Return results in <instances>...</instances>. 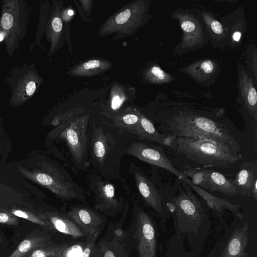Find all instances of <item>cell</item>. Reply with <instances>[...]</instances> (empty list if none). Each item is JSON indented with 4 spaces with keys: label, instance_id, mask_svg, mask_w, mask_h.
Masks as SVG:
<instances>
[{
    "label": "cell",
    "instance_id": "obj_22",
    "mask_svg": "<svg viewBox=\"0 0 257 257\" xmlns=\"http://www.w3.org/2000/svg\"><path fill=\"white\" fill-rule=\"evenodd\" d=\"M241 249V243L239 240L236 238H233L230 242L228 246V251L231 255H236L240 252Z\"/></svg>",
    "mask_w": 257,
    "mask_h": 257
},
{
    "label": "cell",
    "instance_id": "obj_13",
    "mask_svg": "<svg viewBox=\"0 0 257 257\" xmlns=\"http://www.w3.org/2000/svg\"><path fill=\"white\" fill-rule=\"evenodd\" d=\"M45 216L54 228L62 233L74 237L84 235L83 231L67 215L55 212H46Z\"/></svg>",
    "mask_w": 257,
    "mask_h": 257
},
{
    "label": "cell",
    "instance_id": "obj_26",
    "mask_svg": "<svg viewBox=\"0 0 257 257\" xmlns=\"http://www.w3.org/2000/svg\"><path fill=\"white\" fill-rule=\"evenodd\" d=\"M152 73L158 79L164 80L166 77L164 72L159 67L154 66L151 69Z\"/></svg>",
    "mask_w": 257,
    "mask_h": 257
},
{
    "label": "cell",
    "instance_id": "obj_35",
    "mask_svg": "<svg viewBox=\"0 0 257 257\" xmlns=\"http://www.w3.org/2000/svg\"><path fill=\"white\" fill-rule=\"evenodd\" d=\"M104 257H115L114 253L109 250L105 251Z\"/></svg>",
    "mask_w": 257,
    "mask_h": 257
},
{
    "label": "cell",
    "instance_id": "obj_12",
    "mask_svg": "<svg viewBox=\"0 0 257 257\" xmlns=\"http://www.w3.org/2000/svg\"><path fill=\"white\" fill-rule=\"evenodd\" d=\"M256 181L257 166L254 161L243 163L231 182L236 187L238 194L251 197L253 185Z\"/></svg>",
    "mask_w": 257,
    "mask_h": 257
},
{
    "label": "cell",
    "instance_id": "obj_10",
    "mask_svg": "<svg viewBox=\"0 0 257 257\" xmlns=\"http://www.w3.org/2000/svg\"><path fill=\"white\" fill-rule=\"evenodd\" d=\"M136 237L140 257H155V230L149 215L140 207L136 208Z\"/></svg>",
    "mask_w": 257,
    "mask_h": 257
},
{
    "label": "cell",
    "instance_id": "obj_25",
    "mask_svg": "<svg viewBox=\"0 0 257 257\" xmlns=\"http://www.w3.org/2000/svg\"><path fill=\"white\" fill-rule=\"evenodd\" d=\"M201 69L204 73L209 74L211 73L213 70V64L210 60H206L203 61L201 65Z\"/></svg>",
    "mask_w": 257,
    "mask_h": 257
},
{
    "label": "cell",
    "instance_id": "obj_30",
    "mask_svg": "<svg viewBox=\"0 0 257 257\" xmlns=\"http://www.w3.org/2000/svg\"><path fill=\"white\" fill-rule=\"evenodd\" d=\"M94 243L93 241H90L83 250L81 257H90Z\"/></svg>",
    "mask_w": 257,
    "mask_h": 257
},
{
    "label": "cell",
    "instance_id": "obj_38",
    "mask_svg": "<svg viewBox=\"0 0 257 257\" xmlns=\"http://www.w3.org/2000/svg\"><path fill=\"white\" fill-rule=\"evenodd\" d=\"M68 14H69V15L71 16L73 14V12L72 10H69L68 12Z\"/></svg>",
    "mask_w": 257,
    "mask_h": 257
},
{
    "label": "cell",
    "instance_id": "obj_6",
    "mask_svg": "<svg viewBox=\"0 0 257 257\" xmlns=\"http://www.w3.org/2000/svg\"><path fill=\"white\" fill-rule=\"evenodd\" d=\"M3 4L0 26L5 34L7 51L13 55L24 36L26 15L24 8L18 1H6Z\"/></svg>",
    "mask_w": 257,
    "mask_h": 257
},
{
    "label": "cell",
    "instance_id": "obj_15",
    "mask_svg": "<svg viewBox=\"0 0 257 257\" xmlns=\"http://www.w3.org/2000/svg\"><path fill=\"white\" fill-rule=\"evenodd\" d=\"M133 135L136 140H148L160 145L164 144L165 135L160 133L152 121L142 114Z\"/></svg>",
    "mask_w": 257,
    "mask_h": 257
},
{
    "label": "cell",
    "instance_id": "obj_32",
    "mask_svg": "<svg viewBox=\"0 0 257 257\" xmlns=\"http://www.w3.org/2000/svg\"><path fill=\"white\" fill-rule=\"evenodd\" d=\"M100 65V62L97 60H91L84 63L83 67L85 69H90L97 68Z\"/></svg>",
    "mask_w": 257,
    "mask_h": 257
},
{
    "label": "cell",
    "instance_id": "obj_9",
    "mask_svg": "<svg viewBox=\"0 0 257 257\" xmlns=\"http://www.w3.org/2000/svg\"><path fill=\"white\" fill-rule=\"evenodd\" d=\"M128 172L132 175L144 202L155 211L161 213L163 210L162 197L153 179L133 163L130 165Z\"/></svg>",
    "mask_w": 257,
    "mask_h": 257
},
{
    "label": "cell",
    "instance_id": "obj_20",
    "mask_svg": "<svg viewBox=\"0 0 257 257\" xmlns=\"http://www.w3.org/2000/svg\"><path fill=\"white\" fill-rule=\"evenodd\" d=\"M183 174L191 178V183L199 188L206 190V169L191 168L186 169Z\"/></svg>",
    "mask_w": 257,
    "mask_h": 257
},
{
    "label": "cell",
    "instance_id": "obj_18",
    "mask_svg": "<svg viewBox=\"0 0 257 257\" xmlns=\"http://www.w3.org/2000/svg\"><path fill=\"white\" fill-rule=\"evenodd\" d=\"M140 115L139 112L126 113L114 117L111 121L106 122L120 131L133 135L134 130L140 121Z\"/></svg>",
    "mask_w": 257,
    "mask_h": 257
},
{
    "label": "cell",
    "instance_id": "obj_34",
    "mask_svg": "<svg viewBox=\"0 0 257 257\" xmlns=\"http://www.w3.org/2000/svg\"><path fill=\"white\" fill-rule=\"evenodd\" d=\"M241 37V33L239 32H235L234 33L232 38L236 42L239 41Z\"/></svg>",
    "mask_w": 257,
    "mask_h": 257
},
{
    "label": "cell",
    "instance_id": "obj_2",
    "mask_svg": "<svg viewBox=\"0 0 257 257\" xmlns=\"http://www.w3.org/2000/svg\"><path fill=\"white\" fill-rule=\"evenodd\" d=\"M165 135L176 138L210 139L239 148L229 126L217 112L201 113L180 111L172 113L161 112L153 117Z\"/></svg>",
    "mask_w": 257,
    "mask_h": 257
},
{
    "label": "cell",
    "instance_id": "obj_11",
    "mask_svg": "<svg viewBox=\"0 0 257 257\" xmlns=\"http://www.w3.org/2000/svg\"><path fill=\"white\" fill-rule=\"evenodd\" d=\"M67 215L91 241L96 239L102 222V219L97 213L86 207L77 206L69 211Z\"/></svg>",
    "mask_w": 257,
    "mask_h": 257
},
{
    "label": "cell",
    "instance_id": "obj_3",
    "mask_svg": "<svg viewBox=\"0 0 257 257\" xmlns=\"http://www.w3.org/2000/svg\"><path fill=\"white\" fill-rule=\"evenodd\" d=\"M178 154L206 167H229L240 160L239 148L210 139L177 138L173 146Z\"/></svg>",
    "mask_w": 257,
    "mask_h": 257
},
{
    "label": "cell",
    "instance_id": "obj_17",
    "mask_svg": "<svg viewBox=\"0 0 257 257\" xmlns=\"http://www.w3.org/2000/svg\"><path fill=\"white\" fill-rule=\"evenodd\" d=\"M34 75L27 74L18 84L12 98L13 104L21 105L32 96L37 88Z\"/></svg>",
    "mask_w": 257,
    "mask_h": 257
},
{
    "label": "cell",
    "instance_id": "obj_7",
    "mask_svg": "<svg viewBox=\"0 0 257 257\" xmlns=\"http://www.w3.org/2000/svg\"><path fill=\"white\" fill-rule=\"evenodd\" d=\"M87 182L94 197L95 207L107 214H115L124 207L122 201L117 198L115 186L109 180L92 172L87 175Z\"/></svg>",
    "mask_w": 257,
    "mask_h": 257
},
{
    "label": "cell",
    "instance_id": "obj_28",
    "mask_svg": "<svg viewBox=\"0 0 257 257\" xmlns=\"http://www.w3.org/2000/svg\"><path fill=\"white\" fill-rule=\"evenodd\" d=\"M181 28L184 32H191L195 29V25L191 21H186L182 23Z\"/></svg>",
    "mask_w": 257,
    "mask_h": 257
},
{
    "label": "cell",
    "instance_id": "obj_21",
    "mask_svg": "<svg viewBox=\"0 0 257 257\" xmlns=\"http://www.w3.org/2000/svg\"><path fill=\"white\" fill-rule=\"evenodd\" d=\"M11 213L16 216L24 218L39 225L46 226L51 225L45 217L43 218L39 217L33 213L19 209H13L11 211Z\"/></svg>",
    "mask_w": 257,
    "mask_h": 257
},
{
    "label": "cell",
    "instance_id": "obj_8",
    "mask_svg": "<svg viewBox=\"0 0 257 257\" xmlns=\"http://www.w3.org/2000/svg\"><path fill=\"white\" fill-rule=\"evenodd\" d=\"M126 155L135 157L139 160L165 169L175 175L178 179L183 180L186 177L176 168L160 147L150 146L135 140L128 145Z\"/></svg>",
    "mask_w": 257,
    "mask_h": 257
},
{
    "label": "cell",
    "instance_id": "obj_29",
    "mask_svg": "<svg viewBox=\"0 0 257 257\" xmlns=\"http://www.w3.org/2000/svg\"><path fill=\"white\" fill-rule=\"evenodd\" d=\"M123 99L120 98L118 96L116 95L114 96L112 98L111 103V107L112 110H116L119 108L121 106Z\"/></svg>",
    "mask_w": 257,
    "mask_h": 257
},
{
    "label": "cell",
    "instance_id": "obj_23",
    "mask_svg": "<svg viewBox=\"0 0 257 257\" xmlns=\"http://www.w3.org/2000/svg\"><path fill=\"white\" fill-rule=\"evenodd\" d=\"M130 16L131 11L129 9H126L117 15L115 19V22L117 24H123L126 22Z\"/></svg>",
    "mask_w": 257,
    "mask_h": 257
},
{
    "label": "cell",
    "instance_id": "obj_33",
    "mask_svg": "<svg viewBox=\"0 0 257 257\" xmlns=\"http://www.w3.org/2000/svg\"><path fill=\"white\" fill-rule=\"evenodd\" d=\"M257 181L255 182L253 185V187L251 191V195H252L254 199L256 200L257 199Z\"/></svg>",
    "mask_w": 257,
    "mask_h": 257
},
{
    "label": "cell",
    "instance_id": "obj_27",
    "mask_svg": "<svg viewBox=\"0 0 257 257\" xmlns=\"http://www.w3.org/2000/svg\"><path fill=\"white\" fill-rule=\"evenodd\" d=\"M62 23L59 17H55L52 21V27L55 32H60L62 29Z\"/></svg>",
    "mask_w": 257,
    "mask_h": 257
},
{
    "label": "cell",
    "instance_id": "obj_14",
    "mask_svg": "<svg viewBox=\"0 0 257 257\" xmlns=\"http://www.w3.org/2000/svg\"><path fill=\"white\" fill-rule=\"evenodd\" d=\"M206 190L219 192L228 196H235L238 192L231 181L221 173L206 169Z\"/></svg>",
    "mask_w": 257,
    "mask_h": 257
},
{
    "label": "cell",
    "instance_id": "obj_16",
    "mask_svg": "<svg viewBox=\"0 0 257 257\" xmlns=\"http://www.w3.org/2000/svg\"><path fill=\"white\" fill-rule=\"evenodd\" d=\"M196 192L206 201L208 206L213 210L221 212L223 208H226L232 212L237 213L240 206L230 203L225 199H220L208 193L204 189L193 184L187 177L182 180Z\"/></svg>",
    "mask_w": 257,
    "mask_h": 257
},
{
    "label": "cell",
    "instance_id": "obj_31",
    "mask_svg": "<svg viewBox=\"0 0 257 257\" xmlns=\"http://www.w3.org/2000/svg\"><path fill=\"white\" fill-rule=\"evenodd\" d=\"M211 27L213 31L217 34H220L222 32L223 29L222 25L217 21H213L211 24Z\"/></svg>",
    "mask_w": 257,
    "mask_h": 257
},
{
    "label": "cell",
    "instance_id": "obj_4",
    "mask_svg": "<svg viewBox=\"0 0 257 257\" xmlns=\"http://www.w3.org/2000/svg\"><path fill=\"white\" fill-rule=\"evenodd\" d=\"M41 170L31 171L19 166V171L26 178L48 189L60 199L68 201H84L82 188L62 166L54 162L44 161Z\"/></svg>",
    "mask_w": 257,
    "mask_h": 257
},
{
    "label": "cell",
    "instance_id": "obj_1",
    "mask_svg": "<svg viewBox=\"0 0 257 257\" xmlns=\"http://www.w3.org/2000/svg\"><path fill=\"white\" fill-rule=\"evenodd\" d=\"M136 140L105 121H92L89 132L88 160L92 172L108 180H122L120 168L130 144Z\"/></svg>",
    "mask_w": 257,
    "mask_h": 257
},
{
    "label": "cell",
    "instance_id": "obj_37",
    "mask_svg": "<svg viewBox=\"0 0 257 257\" xmlns=\"http://www.w3.org/2000/svg\"><path fill=\"white\" fill-rule=\"evenodd\" d=\"M115 232V234L118 236H120L122 234V231L119 229H117V230H116Z\"/></svg>",
    "mask_w": 257,
    "mask_h": 257
},
{
    "label": "cell",
    "instance_id": "obj_24",
    "mask_svg": "<svg viewBox=\"0 0 257 257\" xmlns=\"http://www.w3.org/2000/svg\"><path fill=\"white\" fill-rule=\"evenodd\" d=\"M17 218L11 215L5 213L0 212V223L12 224L16 223Z\"/></svg>",
    "mask_w": 257,
    "mask_h": 257
},
{
    "label": "cell",
    "instance_id": "obj_5",
    "mask_svg": "<svg viewBox=\"0 0 257 257\" xmlns=\"http://www.w3.org/2000/svg\"><path fill=\"white\" fill-rule=\"evenodd\" d=\"M89 115L70 118L57 125L48 134L49 138L61 139L67 146L72 163L79 171L90 167L88 160Z\"/></svg>",
    "mask_w": 257,
    "mask_h": 257
},
{
    "label": "cell",
    "instance_id": "obj_19",
    "mask_svg": "<svg viewBox=\"0 0 257 257\" xmlns=\"http://www.w3.org/2000/svg\"><path fill=\"white\" fill-rule=\"evenodd\" d=\"M47 236H32L23 240L9 257H23L35 248L47 244Z\"/></svg>",
    "mask_w": 257,
    "mask_h": 257
},
{
    "label": "cell",
    "instance_id": "obj_36",
    "mask_svg": "<svg viewBox=\"0 0 257 257\" xmlns=\"http://www.w3.org/2000/svg\"><path fill=\"white\" fill-rule=\"evenodd\" d=\"M5 34L3 32H0V42L3 41L4 40V39H5Z\"/></svg>",
    "mask_w": 257,
    "mask_h": 257
}]
</instances>
